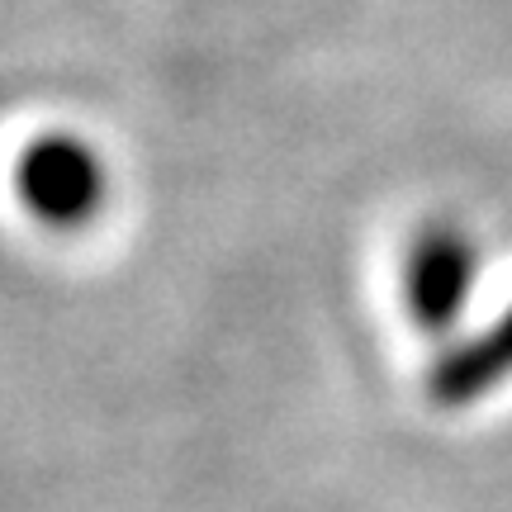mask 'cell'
<instances>
[{"instance_id":"obj_2","label":"cell","mask_w":512,"mask_h":512,"mask_svg":"<svg viewBox=\"0 0 512 512\" xmlns=\"http://www.w3.org/2000/svg\"><path fill=\"white\" fill-rule=\"evenodd\" d=\"M470 275H475L470 242L460 233H451V228L427 233L413 247V256H408V299H413V313L427 328H446L460 313L465 294H470Z\"/></svg>"},{"instance_id":"obj_1","label":"cell","mask_w":512,"mask_h":512,"mask_svg":"<svg viewBox=\"0 0 512 512\" xmlns=\"http://www.w3.org/2000/svg\"><path fill=\"white\" fill-rule=\"evenodd\" d=\"M19 195L48 223H81L91 219L100 200V166L81 143L48 138L34 143L19 162Z\"/></svg>"}]
</instances>
